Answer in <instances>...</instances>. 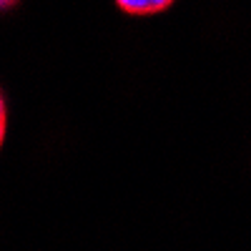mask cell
I'll return each mask as SVG.
<instances>
[{
    "mask_svg": "<svg viewBox=\"0 0 251 251\" xmlns=\"http://www.w3.org/2000/svg\"><path fill=\"white\" fill-rule=\"evenodd\" d=\"M174 3V0H116V5L128 15H153L161 13Z\"/></svg>",
    "mask_w": 251,
    "mask_h": 251,
    "instance_id": "1",
    "label": "cell"
},
{
    "mask_svg": "<svg viewBox=\"0 0 251 251\" xmlns=\"http://www.w3.org/2000/svg\"><path fill=\"white\" fill-rule=\"evenodd\" d=\"M5 136V103L0 106V138Z\"/></svg>",
    "mask_w": 251,
    "mask_h": 251,
    "instance_id": "2",
    "label": "cell"
},
{
    "mask_svg": "<svg viewBox=\"0 0 251 251\" xmlns=\"http://www.w3.org/2000/svg\"><path fill=\"white\" fill-rule=\"evenodd\" d=\"M15 3H18V0H0V5H3L5 10H8V8H13Z\"/></svg>",
    "mask_w": 251,
    "mask_h": 251,
    "instance_id": "3",
    "label": "cell"
}]
</instances>
